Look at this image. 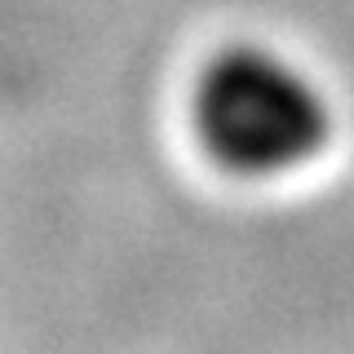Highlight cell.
Masks as SVG:
<instances>
[{"instance_id":"cell-1","label":"cell","mask_w":354,"mask_h":354,"mask_svg":"<svg viewBox=\"0 0 354 354\" xmlns=\"http://www.w3.org/2000/svg\"><path fill=\"white\" fill-rule=\"evenodd\" d=\"M204 147L239 173H288L328 142V97L297 62L257 44L217 53L195 84Z\"/></svg>"}]
</instances>
